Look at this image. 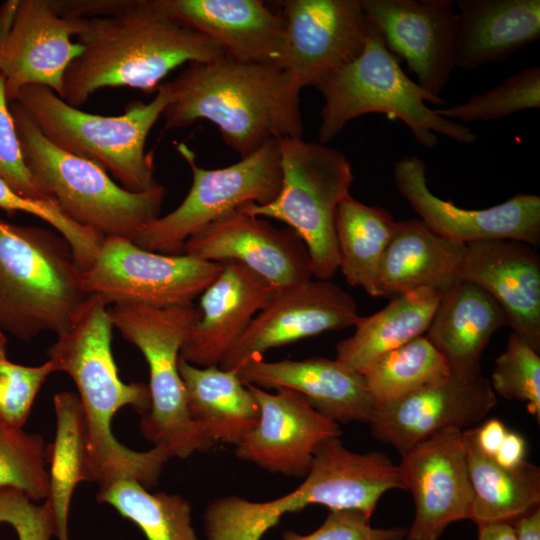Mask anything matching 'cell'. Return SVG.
Segmentation results:
<instances>
[{"label":"cell","mask_w":540,"mask_h":540,"mask_svg":"<svg viewBox=\"0 0 540 540\" xmlns=\"http://www.w3.org/2000/svg\"><path fill=\"white\" fill-rule=\"evenodd\" d=\"M108 303L89 294L71 326L48 349L55 372H64L78 389L86 432L88 481L99 489L119 480H135L146 489L158 482L170 457L154 446L135 451L112 433L114 415L131 406L142 416L151 405L147 384L124 383L112 354V320Z\"/></svg>","instance_id":"6da1fadb"},{"label":"cell","mask_w":540,"mask_h":540,"mask_svg":"<svg viewBox=\"0 0 540 540\" xmlns=\"http://www.w3.org/2000/svg\"><path fill=\"white\" fill-rule=\"evenodd\" d=\"M77 35L81 54L66 71L62 99L78 108L97 90L131 87L157 91L184 63L223 55L207 37L171 17L158 0H100Z\"/></svg>","instance_id":"7a4b0ae2"},{"label":"cell","mask_w":540,"mask_h":540,"mask_svg":"<svg viewBox=\"0 0 540 540\" xmlns=\"http://www.w3.org/2000/svg\"><path fill=\"white\" fill-rule=\"evenodd\" d=\"M165 83L171 94L162 114L165 130L208 120L241 158L270 140L304 133L300 90L277 65L222 56L189 63L179 76Z\"/></svg>","instance_id":"3957f363"},{"label":"cell","mask_w":540,"mask_h":540,"mask_svg":"<svg viewBox=\"0 0 540 540\" xmlns=\"http://www.w3.org/2000/svg\"><path fill=\"white\" fill-rule=\"evenodd\" d=\"M394 489L404 486L398 465L386 454L352 452L332 437L318 446L308 474L292 492L266 502L237 495L212 501L203 518L205 539L260 540L284 515L310 505L355 509L371 518L382 495Z\"/></svg>","instance_id":"277c9868"},{"label":"cell","mask_w":540,"mask_h":540,"mask_svg":"<svg viewBox=\"0 0 540 540\" xmlns=\"http://www.w3.org/2000/svg\"><path fill=\"white\" fill-rule=\"evenodd\" d=\"M83 270L57 231L0 217V327L29 341L66 331L86 300Z\"/></svg>","instance_id":"5b68a950"},{"label":"cell","mask_w":540,"mask_h":540,"mask_svg":"<svg viewBox=\"0 0 540 540\" xmlns=\"http://www.w3.org/2000/svg\"><path fill=\"white\" fill-rule=\"evenodd\" d=\"M316 88L324 98L318 129L322 144L336 137L349 121L370 113L401 120L428 149L438 145L436 133L467 145L477 138L468 127L439 116L425 104L445 106L446 101L432 96L405 74L374 27L362 52Z\"/></svg>","instance_id":"8992f818"},{"label":"cell","mask_w":540,"mask_h":540,"mask_svg":"<svg viewBox=\"0 0 540 540\" xmlns=\"http://www.w3.org/2000/svg\"><path fill=\"white\" fill-rule=\"evenodd\" d=\"M23 158L41 192L77 224L104 237L133 240L160 216L166 189L157 183L132 192L116 184L98 164L50 142L17 103H10Z\"/></svg>","instance_id":"52a82bcc"},{"label":"cell","mask_w":540,"mask_h":540,"mask_svg":"<svg viewBox=\"0 0 540 540\" xmlns=\"http://www.w3.org/2000/svg\"><path fill=\"white\" fill-rule=\"evenodd\" d=\"M170 100L163 82L151 102H131L118 116L82 111L41 85L23 87L13 102L54 145L98 164L124 189L143 192L158 183L153 175V156L145 152V144Z\"/></svg>","instance_id":"ba28073f"},{"label":"cell","mask_w":540,"mask_h":540,"mask_svg":"<svg viewBox=\"0 0 540 540\" xmlns=\"http://www.w3.org/2000/svg\"><path fill=\"white\" fill-rule=\"evenodd\" d=\"M110 316L113 327L148 364L151 405L140 421L142 435L170 458L184 459L214 447L189 418L178 370L181 348L200 316L199 308L114 305Z\"/></svg>","instance_id":"9c48e42d"},{"label":"cell","mask_w":540,"mask_h":540,"mask_svg":"<svg viewBox=\"0 0 540 540\" xmlns=\"http://www.w3.org/2000/svg\"><path fill=\"white\" fill-rule=\"evenodd\" d=\"M281 187L271 202L248 203L237 210L278 220L305 243L313 277L330 280L338 271L335 218L350 194L351 164L340 151L302 137L278 139Z\"/></svg>","instance_id":"30bf717a"},{"label":"cell","mask_w":540,"mask_h":540,"mask_svg":"<svg viewBox=\"0 0 540 540\" xmlns=\"http://www.w3.org/2000/svg\"><path fill=\"white\" fill-rule=\"evenodd\" d=\"M177 151L191 168L192 185L177 208L138 231L132 241L143 249L183 254L185 242L208 224L245 204H267L279 193L278 139L270 140L238 162L218 169L198 166L195 153L185 143H179Z\"/></svg>","instance_id":"8fae6325"},{"label":"cell","mask_w":540,"mask_h":540,"mask_svg":"<svg viewBox=\"0 0 540 540\" xmlns=\"http://www.w3.org/2000/svg\"><path fill=\"white\" fill-rule=\"evenodd\" d=\"M223 264L187 254H162L119 236L104 237L89 267L82 272L87 294L108 304L156 308L192 304L217 278Z\"/></svg>","instance_id":"7c38bea8"},{"label":"cell","mask_w":540,"mask_h":540,"mask_svg":"<svg viewBox=\"0 0 540 540\" xmlns=\"http://www.w3.org/2000/svg\"><path fill=\"white\" fill-rule=\"evenodd\" d=\"M278 66L301 91L353 61L373 29L360 0H287Z\"/></svg>","instance_id":"4fadbf2b"},{"label":"cell","mask_w":540,"mask_h":540,"mask_svg":"<svg viewBox=\"0 0 540 540\" xmlns=\"http://www.w3.org/2000/svg\"><path fill=\"white\" fill-rule=\"evenodd\" d=\"M358 317L355 299L329 280L309 279L275 290L219 367L236 371L271 349L353 326Z\"/></svg>","instance_id":"5bb4252c"},{"label":"cell","mask_w":540,"mask_h":540,"mask_svg":"<svg viewBox=\"0 0 540 540\" xmlns=\"http://www.w3.org/2000/svg\"><path fill=\"white\" fill-rule=\"evenodd\" d=\"M400 455L399 474L415 506L407 540H438L450 524L469 519L473 494L463 430L439 431Z\"/></svg>","instance_id":"9a60e30c"},{"label":"cell","mask_w":540,"mask_h":540,"mask_svg":"<svg viewBox=\"0 0 540 540\" xmlns=\"http://www.w3.org/2000/svg\"><path fill=\"white\" fill-rule=\"evenodd\" d=\"M393 177L400 194L420 219L437 234L461 243L516 240L540 243V197L519 193L481 210L460 208L434 195L426 179V164L406 156L394 164Z\"/></svg>","instance_id":"2e32d148"},{"label":"cell","mask_w":540,"mask_h":540,"mask_svg":"<svg viewBox=\"0 0 540 540\" xmlns=\"http://www.w3.org/2000/svg\"><path fill=\"white\" fill-rule=\"evenodd\" d=\"M388 50L405 60L417 84L434 97L454 65L458 16L453 0H360Z\"/></svg>","instance_id":"e0dca14e"},{"label":"cell","mask_w":540,"mask_h":540,"mask_svg":"<svg viewBox=\"0 0 540 540\" xmlns=\"http://www.w3.org/2000/svg\"><path fill=\"white\" fill-rule=\"evenodd\" d=\"M490 380L482 370L455 373L397 401L376 406L369 423L373 437L400 454L431 435L468 429L496 406Z\"/></svg>","instance_id":"ac0fdd59"},{"label":"cell","mask_w":540,"mask_h":540,"mask_svg":"<svg viewBox=\"0 0 540 540\" xmlns=\"http://www.w3.org/2000/svg\"><path fill=\"white\" fill-rule=\"evenodd\" d=\"M183 254L205 261L241 263L275 290L312 279L307 247L292 229L235 210L184 244Z\"/></svg>","instance_id":"d6986e66"},{"label":"cell","mask_w":540,"mask_h":540,"mask_svg":"<svg viewBox=\"0 0 540 540\" xmlns=\"http://www.w3.org/2000/svg\"><path fill=\"white\" fill-rule=\"evenodd\" d=\"M84 24L85 18L59 14L52 0H18L10 32L0 46L9 103L28 85L45 86L62 99L66 71L82 52L71 37Z\"/></svg>","instance_id":"ffe728a7"},{"label":"cell","mask_w":540,"mask_h":540,"mask_svg":"<svg viewBox=\"0 0 540 540\" xmlns=\"http://www.w3.org/2000/svg\"><path fill=\"white\" fill-rule=\"evenodd\" d=\"M255 397L260 416L257 425L235 446L234 454L260 468L304 478L318 446L340 437L339 424L316 411L298 392L281 388L276 393L246 385Z\"/></svg>","instance_id":"44dd1931"},{"label":"cell","mask_w":540,"mask_h":540,"mask_svg":"<svg viewBox=\"0 0 540 540\" xmlns=\"http://www.w3.org/2000/svg\"><path fill=\"white\" fill-rule=\"evenodd\" d=\"M460 280L491 295L512 332L540 352V258L534 246L516 240L467 244Z\"/></svg>","instance_id":"7402d4cb"},{"label":"cell","mask_w":540,"mask_h":540,"mask_svg":"<svg viewBox=\"0 0 540 540\" xmlns=\"http://www.w3.org/2000/svg\"><path fill=\"white\" fill-rule=\"evenodd\" d=\"M182 25L214 42L225 57L244 63L279 64L285 22L261 0H158Z\"/></svg>","instance_id":"603a6c76"},{"label":"cell","mask_w":540,"mask_h":540,"mask_svg":"<svg viewBox=\"0 0 540 540\" xmlns=\"http://www.w3.org/2000/svg\"><path fill=\"white\" fill-rule=\"evenodd\" d=\"M236 373L245 385L263 390H294L316 411L336 423L369 424L376 409L364 376L336 359L319 356L276 362L256 359L243 364Z\"/></svg>","instance_id":"cb8c5ba5"},{"label":"cell","mask_w":540,"mask_h":540,"mask_svg":"<svg viewBox=\"0 0 540 540\" xmlns=\"http://www.w3.org/2000/svg\"><path fill=\"white\" fill-rule=\"evenodd\" d=\"M222 264L220 274L200 295V316L180 351V359L198 367L219 366L275 291L241 263Z\"/></svg>","instance_id":"d4e9b609"},{"label":"cell","mask_w":540,"mask_h":540,"mask_svg":"<svg viewBox=\"0 0 540 540\" xmlns=\"http://www.w3.org/2000/svg\"><path fill=\"white\" fill-rule=\"evenodd\" d=\"M455 68L506 61L540 37V0H457Z\"/></svg>","instance_id":"484cf974"},{"label":"cell","mask_w":540,"mask_h":540,"mask_svg":"<svg viewBox=\"0 0 540 540\" xmlns=\"http://www.w3.org/2000/svg\"><path fill=\"white\" fill-rule=\"evenodd\" d=\"M466 245L449 240L421 219L396 222L377 280L378 297L431 288L442 293L460 281Z\"/></svg>","instance_id":"4316f807"},{"label":"cell","mask_w":540,"mask_h":540,"mask_svg":"<svg viewBox=\"0 0 540 540\" xmlns=\"http://www.w3.org/2000/svg\"><path fill=\"white\" fill-rule=\"evenodd\" d=\"M508 325L497 301L477 285L460 280L442 294L426 337L455 373L480 371L492 335Z\"/></svg>","instance_id":"83f0119b"},{"label":"cell","mask_w":540,"mask_h":540,"mask_svg":"<svg viewBox=\"0 0 540 540\" xmlns=\"http://www.w3.org/2000/svg\"><path fill=\"white\" fill-rule=\"evenodd\" d=\"M189 418L215 446H237L257 425L259 405L236 371L178 360Z\"/></svg>","instance_id":"f1b7e54d"},{"label":"cell","mask_w":540,"mask_h":540,"mask_svg":"<svg viewBox=\"0 0 540 540\" xmlns=\"http://www.w3.org/2000/svg\"><path fill=\"white\" fill-rule=\"evenodd\" d=\"M442 292L420 288L393 297L381 310L359 316L354 333L336 344L335 359L363 374L384 354L425 335Z\"/></svg>","instance_id":"f546056e"},{"label":"cell","mask_w":540,"mask_h":540,"mask_svg":"<svg viewBox=\"0 0 540 540\" xmlns=\"http://www.w3.org/2000/svg\"><path fill=\"white\" fill-rule=\"evenodd\" d=\"M472 487L469 520L477 526L509 522L540 504V468L524 461L513 468L499 465L477 446L472 428L464 429Z\"/></svg>","instance_id":"4dcf8cb0"},{"label":"cell","mask_w":540,"mask_h":540,"mask_svg":"<svg viewBox=\"0 0 540 540\" xmlns=\"http://www.w3.org/2000/svg\"><path fill=\"white\" fill-rule=\"evenodd\" d=\"M396 222L385 208L364 204L350 194L339 204L335 218L338 270L354 287L377 296L384 252Z\"/></svg>","instance_id":"1f68e13d"},{"label":"cell","mask_w":540,"mask_h":540,"mask_svg":"<svg viewBox=\"0 0 540 540\" xmlns=\"http://www.w3.org/2000/svg\"><path fill=\"white\" fill-rule=\"evenodd\" d=\"M56 433L47 448L50 463L49 495L46 499L58 540H69L68 518L71 499L80 482L88 481L86 432L83 412L76 394L63 391L55 394Z\"/></svg>","instance_id":"d6a6232c"},{"label":"cell","mask_w":540,"mask_h":540,"mask_svg":"<svg viewBox=\"0 0 540 540\" xmlns=\"http://www.w3.org/2000/svg\"><path fill=\"white\" fill-rule=\"evenodd\" d=\"M97 500L133 522L147 540H198L191 504L180 495L150 493L135 480H119L99 489Z\"/></svg>","instance_id":"836d02e7"},{"label":"cell","mask_w":540,"mask_h":540,"mask_svg":"<svg viewBox=\"0 0 540 540\" xmlns=\"http://www.w3.org/2000/svg\"><path fill=\"white\" fill-rule=\"evenodd\" d=\"M451 374L426 335L384 354L362 374L376 406L397 401Z\"/></svg>","instance_id":"e575fe53"},{"label":"cell","mask_w":540,"mask_h":540,"mask_svg":"<svg viewBox=\"0 0 540 540\" xmlns=\"http://www.w3.org/2000/svg\"><path fill=\"white\" fill-rule=\"evenodd\" d=\"M47 448L38 434L0 420V491L16 490L32 501L47 499Z\"/></svg>","instance_id":"d590c367"},{"label":"cell","mask_w":540,"mask_h":540,"mask_svg":"<svg viewBox=\"0 0 540 540\" xmlns=\"http://www.w3.org/2000/svg\"><path fill=\"white\" fill-rule=\"evenodd\" d=\"M540 107V68L526 67L497 86L452 106L434 109L439 116L463 122L491 121Z\"/></svg>","instance_id":"8d00e7d4"},{"label":"cell","mask_w":540,"mask_h":540,"mask_svg":"<svg viewBox=\"0 0 540 540\" xmlns=\"http://www.w3.org/2000/svg\"><path fill=\"white\" fill-rule=\"evenodd\" d=\"M495 394L526 403L527 411L540 421V356L515 333L495 359L490 380Z\"/></svg>","instance_id":"74e56055"},{"label":"cell","mask_w":540,"mask_h":540,"mask_svg":"<svg viewBox=\"0 0 540 540\" xmlns=\"http://www.w3.org/2000/svg\"><path fill=\"white\" fill-rule=\"evenodd\" d=\"M0 209L31 214L50 225L69 243L75 261L85 270L94 260L104 236L67 217L53 199L27 198L0 176Z\"/></svg>","instance_id":"f35d334b"},{"label":"cell","mask_w":540,"mask_h":540,"mask_svg":"<svg viewBox=\"0 0 540 540\" xmlns=\"http://www.w3.org/2000/svg\"><path fill=\"white\" fill-rule=\"evenodd\" d=\"M55 369L50 360L39 366H25L7 358V338L0 327V420L22 428L33 402Z\"/></svg>","instance_id":"ab89813d"},{"label":"cell","mask_w":540,"mask_h":540,"mask_svg":"<svg viewBox=\"0 0 540 540\" xmlns=\"http://www.w3.org/2000/svg\"><path fill=\"white\" fill-rule=\"evenodd\" d=\"M0 176L20 195L33 199L46 197L26 167L0 71Z\"/></svg>","instance_id":"60d3db41"},{"label":"cell","mask_w":540,"mask_h":540,"mask_svg":"<svg viewBox=\"0 0 540 540\" xmlns=\"http://www.w3.org/2000/svg\"><path fill=\"white\" fill-rule=\"evenodd\" d=\"M406 534L404 527H372L370 518L359 510L333 509L312 533L301 535L287 530L282 540H403Z\"/></svg>","instance_id":"b9f144b4"},{"label":"cell","mask_w":540,"mask_h":540,"mask_svg":"<svg viewBox=\"0 0 540 540\" xmlns=\"http://www.w3.org/2000/svg\"><path fill=\"white\" fill-rule=\"evenodd\" d=\"M0 523L11 525L18 540H51L55 523L48 503L36 505L22 493L0 491Z\"/></svg>","instance_id":"7bdbcfd3"},{"label":"cell","mask_w":540,"mask_h":540,"mask_svg":"<svg viewBox=\"0 0 540 540\" xmlns=\"http://www.w3.org/2000/svg\"><path fill=\"white\" fill-rule=\"evenodd\" d=\"M472 430L477 446L490 457L495 456L508 431L505 424L497 418L489 419Z\"/></svg>","instance_id":"ee69618b"},{"label":"cell","mask_w":540,"mask_h":540,"mask_svg":"<svg viewBox=\"0 0 540 540\" xmlns=\"http://www.w3.org/2000/svg\"><path fill=\"white\" fill-rule=\"evenodd\" d=\"M526 441L524 437L508 430L506 436L493 457L494 460L505 468H513L525 461Z\"/></svg>","instance_id":"f6af8a7d"},{"label":"cell","mask_w":540,"mask_h":540,"mask_svg":"<svg viewBox=\"0 0 540 540\" xmlns=\"http://www.w3.org/2000/svg\"><path fill=\"white\" fill-rule=\"evenodd\" d=\"M517 540H540V508L537 507L512 521Z\"/></svg>","instance_id":"bcb514c9"},{"label":"cell","mask_w":540,"mask_h":540,"mask_svg":"<svg viewBox=\"0 0 540 540\" xmlns=\"http://www.w3.org/2000/svg\"><path fill=\"white\" fill-rule=\"evenodd\" d=\"M477 540H517V536L511 523L496 522L478 526Z\"/></svg>","instance_id":"7dc6e473"}]
</instances>
